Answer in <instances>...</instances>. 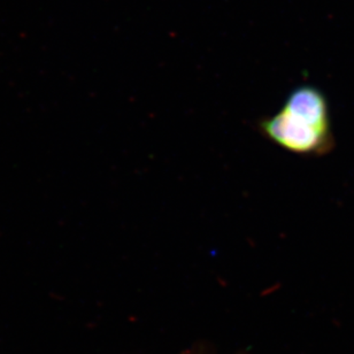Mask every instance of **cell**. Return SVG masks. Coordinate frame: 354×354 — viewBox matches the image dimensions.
Here are the masks:
<instances>
[{
    "mask_svg": "<svg viewBox=\"0 0 354 354\" xmlns=\"http://www.w3.org/2000/svg\"><path fill=\"white\" fill-rule=\"evenodd\" d=\"M282 109L301 116L322 129L331 130L327 99L317 88L303 86L295 88L286 97Z\"/></svg>",
    "mask_w": 354,
    "mask_h": 354,
    "instance_id": "cell-2",
    "label": "cell"
},
{
    "mask_svg": "<svg viewBox=\"0 0 354 354\" xmlns=\"http://www.w3.org/2000/svg\"><path fill=\"white\" fill-rule=\"evenodd\" d=\"M259 130L267 140L300 156H321L333 149L331 130L322 129L286 109L261 120Z\"/></svg>",
    "mask_w": 354,
    "mask_h": 354,
    "instance_id": "cell-1",
    "label": "cell"
}]
</instances>
